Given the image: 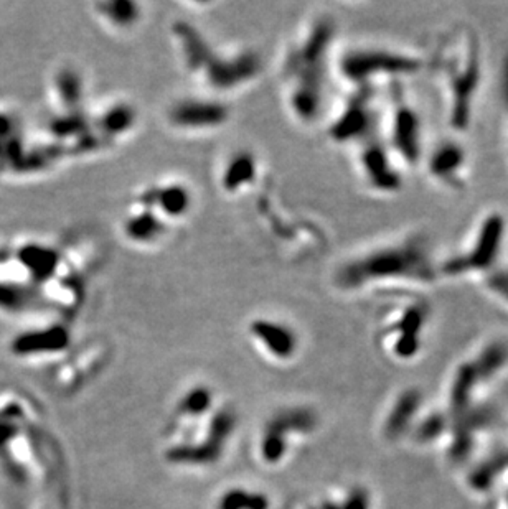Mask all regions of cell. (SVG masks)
<instances>
[{
	"mask_svg": "<svg viewBox=\"0 0 508 509\" xmlns=\"http://www.w3.org/2000/svg\"><path fill=\"white\" fill-rule=\"evenodd\" d=\"M441 280L439 258L431 237L404 231L363 247L335 269L334 282L342 292H424Z\"/></svg>",
	"mask_w": 508,
	"mask_h": 509,
	"instance_id": "1",
	"label": "cell"
},
{
	"mask_svg": "<svg viewBox=\"0 0 508 509\" xmlns=\"http://www.w3.org/2000/svg\"><path fill=\"white\" fill-rule=\"evenodd\" d=\"M447 127L467 132L477 111L483 81V51L479 34L467 23L446 28L426 56Z\"/></svg>",
	"mask_w": 508,
	"mask_h": 509,
	"instance_id": "2",
	"label": "cell"
},
{
	"mask_svg": "<svg viewBox=\"0 0 508 509\" xmlns=\"http://www.w3.org/2000/svg\"><path fill=\"white\" fill-rule=\"evenodd\" d=\"M508 219L500 209H487L475 219L464 241L439 258L441 279H482L503 264Z\"/></svg>",
	"mask_w": 508,
	"mask_h": 509,
	"instance_id": "3",
	"label": "cell"
},
{
	"mask_svg": "<svg viewBox=\"0 0 508 509\" xmlns=\"http://www.w3.org/2000/svg\"><path fill=\"white\" fill-rule=\"evenodd\" d=\"M338 74L353 88H376L404 83L426 71V56L391 46L366 45L343 51L337 60Z\"/></svg>",
	"mask_w": 508,
	"mask_h": 509,
	"instance_id": "4",
	"label": "cell"
},
{
	"mask_svg": "<svg viewBox=\"0 0 508 509\" xmlns=\"http://www.w3.org/2000/svg\"><path fill=\"white\" fill-rule=\"evenodd\" d=\"M335 25L329 18H317L307 40L291 56L289 74L296 84L291 88V104L302 120H312L320 109L324 95V74L332 46Z\"/></svg>",
	"mask_w": 508,
	"mask_h": 509,
	"instance_id": "5",
	"label": "cell"
},
{
	"mask_svg": "<svg viewBox=\"0 0 508 509\" xmlns=\"http://www.w3.org/2000/svg\"><path fill=\"white\" fill-rule=\"evenodd\" d=\"M421 112L408 96L404 83H393L381 101V135L403 168L421 167L426 153Z\"/></svg>",
	"mask_w": 508,
	"mask_h": 509,
	"instance_id": "6",
	"label": "cell"
},
{
	"mask_svg": "<svg viewBox=\"0 0 508 509\" xmlns=\"http://www.w3.org/2000/svg\"><path fill=\"white\" fill-rule=\"evenodd\" d=\"M380 326L383 342L396 356L409 358L418 351L424 330L431 320V302L424 292L401 291L386 293Z\"/></svg>",
	"mask_w": 508,
	"mask_h": 509,
	"instance_id": "7",
	"label": "cell"
},
{
	"mask_svg": "<svg viewBox=\"0 0 508 509\" xmlns=\"http://www.w3.org/2000/svg\"><path fill=\"white\" fill-rule=\"evenodd\" d=\"M381 132V101L376 88H357L330 123L329 135L338 144H360ZM353 146V147H355Z\"/></svg>",
	"mask_w": 508,
	"mask_h": 509,
	"instance_id": "8",
	"label": "cell"
},
{
	"mask_svg": "<svg viewBox=\"0 0 508 509\" xmlns=\"http://www.w3.org/2000/svg\"><path fill=\"white\" fill-rule=\"evenodd\" d=\"M357 172L371 191L396 195L403 188V167L386 146L383 135L376 134L355 146Z\"/></svg>",
	"mask_w": 508,
	"mask_h": 509,
	"instance_id": "9",
	"label": "cell"
},
{
	"mask_svg": "<svg viewBox=\"0 0 508 509\" xmlns=\"http://www.w3.org/2000/svg\"><path fill=\"white\" fill-rule=\"evenodd\" d=\"M421 167L437 186L447 191H464L469 186V151L454 135L427 147Z\"/></svg>",
	"mask_w": 508,
	"mask_h": 509,
	"instance_id": "10",
	"label": "cell"
},
{
	"mask_svg": "<svg viewBox=\"0 0 508 509\" xmlns=\"http://www.w3.org/2000/svg\"><path fill=\"white\" fill-rule=\"evenodd\" d=\"M228 120V109L220 102L181 99L170 107L169 123L180 130L217 129Z\"/></svg>",
	"mask_w": 508,
	"mask_h": 509,
	"instance_id": "11",
	"label": "cell"
},
{
	"mask_svg": "<svg viewBox=\"0 0 508 509\" xmlns=\"http://www.w3.org/2000/svg\"><path fill=\"white\" fill-rule=\"evenodd\" d=\"M141 198L147 208H160L158 214L174 219L185 216L192 203L188 188L180 183H167L149 190V193L146 191Z\"/></svg>",
	"mask_w": 508,
	"mask_h": 509,
	"instance_id": "12",
	"label": "cell"
},
{
	"mask_svg": "<svg viewBox=\"0 0 508 509\" xmlns=\"http://www.w3.org/2000/svg\"><path fill=\"white\" fill-rule=\"evenodd\" d=\"M251 333L276 358H291L297 348L296 333L289 326L273 320H258L251 323Z\"/></svg>",
	"mask_w": 508,
	"mask_h": 509,
	"instance_id": "13",
	"label": "cell"
},
{
	"mask_svg": "<svg viewBox=\"0 0 508 509\" xmlns=\"http://www.w3.org/2000/svg\"><path fill=\"white\" fill-rule=\"evenodd\" d=\"M69 343V335L62 326H51L41 331H27L12 342V351L17 354H34L60 351Z\"/></svg>",
	"mask_w": 508,
	"mask_h": 509,
	"instance_id": "14",
	"label": "cell"
},
{
	"mask_svg": "<svg viewBox=\"0 0 508 509\" xmlns=\"http://www.w3.org/2000/svg\"><path fill=\"white\" fill-rule=\"evenodd\" d=\"M256 179V160L246 153H238L225 167L221 175V186L228 191H236L243 183Z\"/></svg>",
	"mask_w": 508,
	"mask_h": 509,
	"instance_id": "15",
	"label": "cell"
},
{
	"mask_svg": "<svg viewBox=\"0 0 508 509\" xmlns=\"http://www.w3.org/2000/svg\"><path fill=\"white\" fill-rule=\"evenodd\" d=\"M480 288L493 303H498L508 310V265L500 264L482 279H479Z\"/></svg>",
	"mask_w": 508,
	"mask_h": 509,
	"instance_id": "16",
	"label": "cell"
},
{
	"mask_svg": "<svg viewBox=\"0 0 508 509\" xmlns=\"http://www.w3.org/2000/svg\"><path fill=\"white\" fill-rule=\"evenodd\" d=\"M99 15L104 18V20H108L111 25L123 28L137 22L139 7L137 4H130V2L104 4V6H99Z\"/></svg>",
	"mask_w": 508,
	"mask_h": 509,
	"instance_id": "17",
	"label": "cell"
},
{
	"mask_svg": "<svg viewBox=\"0 0 508 509\" xmlns=\"http://www.w3.org/2000/svg\"><path fill=\"white\" fill-rule=\"evenodd\" d=\"M268 509V499L259 494H248L243 491H231L221 499L220 509Z\"/></svg>",
	"mask_w": 508,
	"mask_h": 509,
	"instance_id": "18",
	"label": "cell"
},
{
	"mask_svg": "<svg viewBox=\"0 0 508 509\" xmlns=\"http://www.w3.org/2000/svg\"><path fill=\"white\" fill-rule=\"evenodd\" d=\"M208 403H210L208 392L205 389H195L184 399V403H181V409L186 410V412L198 414V412H203V410L207 409Z\"/></svg>",
	"mask_w": 508,
	"mask_h": 509,
	"instance_id": "19",
	"label": "cell"
},
{
	"mask_svg": "<svg viewBox=\"0 0 508 509\" xmlns=\"http://www.w3.org/2000/svg\"><path fill=\"white\" fill-rule=\"evenodd\" d=\"M263 452H264V456L268 460H277V459H281V456H282L284 443H282L281 435H279L276 431L269 433V437L264 440Z\"/></svg>",
	"mask_w": 508,
	"mask_h": 509,
	"instance_id": "20",
	"label": "cell"
}]
</instances>
